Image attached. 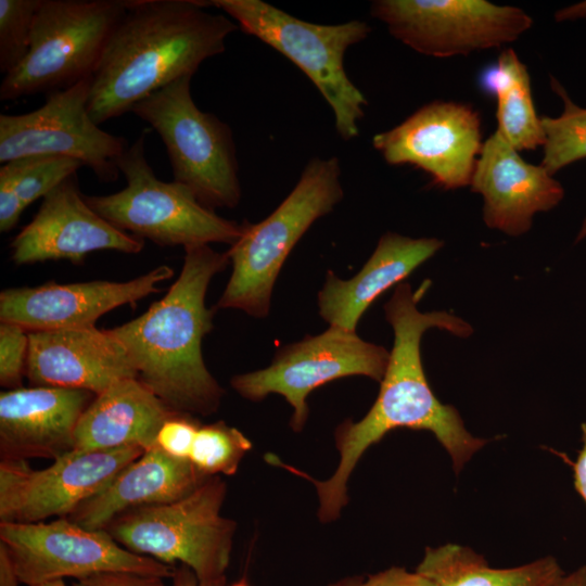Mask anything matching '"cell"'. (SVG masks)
Instances as JSON below:
<instances>
[{
    "mask_svg": "<svg viewBox=\"0 0 586 586\" xmlns=\"http://www.w3.org/2000/svg\"><path fill=\"white\" fill-rule=\"evenodd\" d=\"M84 166L80 162L54 155H30L10 161L0 168V231L9 232L23 212L36 200Z\"/></svg>",
    "mask_w": 586,
    "mask_h": 586,
    "instance_id": "cell-26",
    "label": "cell"
},
{
    "mask_svg": "<svg viewBox=\"0 0 586 586\" xmlns=\"http://www.w3.org/2000/svg\"><path fill=\"white\" fill-rule=\"evenodd\" d=\"M28 355V331L11 322L0 323V384L5 390L22 387Z\"/></svg>",
    "mask_w": 586,
    "mask_h": 586,
    "instance_id": "cell-30",
    "label": "cell"
},
{
    "mask_svg": "<svg viewBox=\"0 0 586 586\" xmlns=\"http://www.w3.org/2000/svg\"><path fill=\"white\" fill-rule=\"evenodd\" d=\"M553 586H586V565L564 574Z\"/></svg>",
    "mask_w": 586,
    "mask_h": 586,
    "instance_id": "cell-38",
    "label": "cell"
},
{
    "mask_svg": "<svg viewBox=\"0 0 586 586\" xmlns=\"http://www.w3.org/2000/svg\"><path fill=\"white\" fill-rule=\"evenodd\" d=\"M390 353L360 339L356 331L331 327L318 335L281 347L265 369L231 378L243 398L259 402L271 393L283 396L293 408L290 425L301 432L308 419L306 398L315 388L349 375L381 382Z\"/></svg>",
    "mask_w": 586,
    "mask_h": 586,
    "instance_id": "cell-10",
    "label": "cell"
},
{
    "mask_svg": "<svg viewBox=\"0 0 586 586\" xmlns=\"http://www.w3.org/2000/svg\"><path fill=\"white\" fill-rule=\"evenodd\" d=\"M164 578L133 572H103L76 579L72 586H166Z\"/></svg>",
    "mask_w": 586,
    "mask_h": 586,
    "instance_id": "cell-32",
    "label": "cell"
},
{
    "mask_svg": "<svg viewBox=\"0 0 586 586\" xmlns=\"http://www.w3.org/2000/svg\"><path fill=\"white\" fill-rule=\"evenodd\" d=\"M0 543L7 547L21 583L27 586L117 571L170 578L175 571V565L124 548L106 530H89L67 517L50 522L0 523Z\"/></svg>",
    "mask_w": 586,
    "mask_h": 586,
    "instance_id": "cell-11",
    "label": "cell"
},
{
    "mask_svg": "<svg viewBox=\"0 0 586 586\" xmlns=\"http://www.w3.org/2000/svg\"><path fill=\"white\" fill-rule=\"evenodd\" d=\"M228 264L227 253L207 244L184 247L180 275L164 297L110 329L126 348L138 380L175 412L209 416L224 396L205 366L202 341L214 327L215 308L205 305L207 288Z\"/></svg>",
    "mask_w": 586,
    "mask_h": 586,
    "instance_id": "cell-3",
    "label": "cell"
},
{
    "mask_svg": "<svg viewBox=\"0 0 586 586\" xmlns=\"http://www.w3.org/2000/svg\"><path fill=\"white\" fill-rule=\"evenodd\" d=\"M191 78L183 76L152 92L130 112L163 140L174 181L191 190L211 209L233 208L241 200V186L232 130L216 115L196 106Z\"/></svg>",
    "mask_w": 586,
    "mask_h": 586,
    "instance_id": "cell-8",
    "label": "cell"
},
{
    "mask_svg": "<svg viewBox=\"0 0 586 586\" xmlns=\"http://www.w3.org/2000/svg\"><path fill=\"white\" fill-rule=\"evenodd\" d=\"M146 133L143 129L117 162L126 187L112 194L84 195L87 204L117 229L161 246L237 242L244 221L220 217L187 187L156 177L145 156Z\"/></svg>",
    "mask_w": 586,
    "mask_h": 586,
    "instance_id": "cell-7",
    "label": "cell"
},
{
    "mask_svg": "<svg viewBox=\"0 0 586 586\" xmlns=\"http://www.w3.org/2000/svg\"><path fill=\"white\" fill-rule=\"evenodd\" d=\"M370 13L404 44L435 58L500 48L533 24L522 9L486 0H377Z\"/></svg>",
    "mask_w": 586,
    "mask_h": 586,
    "instance_id": "cell-12",
    "label": "cell"
},
{
    "mask_svg": "<svg viewBox=\"0 0 586 586\" xmlns=\"http://www.w3.org/2000/svg\"><path fill=\"white\" fill-rule=\"evenodd\" d=\"M36 586H67L62 578L41 583Z\"/></svg>",
    "mask_w": 586,
    "mask_h": 586,
    "instance_id": "cell-40",
    "label": "cell"
},
{
    "mask_svg": "<svg viewBox=\"0 0 586 586\" xmlns=\"http://www.w3.org/2000/svg\"><path fill=\"white\" fill-rule=\"evenodd\" d=\"M251 448V441L241 431L217 421L200 425L189 461L206 476L233 475Z\"/></svg>",
    "mask_w": 586,
    "mask_h": 586,
    "instance_id": "cell-28",
    "label": "cell"
},
{
    "mask_svg": "<svg viewBox=\"0 0 586 586\" xmlns=\"http://www.w3.org/2000/svg\"><path fill=\"white\" fill-rule=\"evenodd\" d=\"M443 241L412 239L395 232L384 233L361 270L342 280L331 270L318 292L319 315L331 327L356 331L367 308L387 289L399 284L416 268L432 257Z\"/></svg>",
    "mask_w": 586,
    "mask_h": 586,
    "instance_id": "cell-21",
    "label": "cell"
},
{
    "mask_svg": "<svg viewBox=\"0 0 586 586\" xmlns=\"http://www.w3.org/2000/svg\"><path fill=\"white\" fill-rule=\"evenodd\" d=\"M481 86L497 101V131L519 152L544 144L527 68L512 49L504 50L496 64L485 69Z\"/></svg>",
    "mask_w": 586,
    "mask_h": 586,
    "instance_id": "cell-25",
    "label": "cell"
},
{
    "mask_svg": "<svg viewBox=\"0 0 586 586\" xmlns=\"http://www.w3.org/2000/svg\"><path fill=\"white\" fill-rule=\"evenodd\" d=\"M231 586H250L245 578H241L233 583Z\"/></svg>",
    "mask_w": 586,
    "mask_h": 586,
    "instance_id": "cell-42",
    "label": "cell"
},
{
    "mask_svg": "<svg viewBox=\"0 0 586 586\" xmlns=\"http://www.w3.org/2000/svg\"><path fill=\"white\" fill-rule=\"evenodd\" d=\"M337 157L310 160L281 204L257 224L244 221L242 235L226 252L232 272L216 308L265 318L277 277L309 227L344 196Z\"/></svg>",
    "mask_w": 586,
    "mask_h": 586,
    "instance_id": "cell-4",
    "label": "cell"
},
{
    "mask_svg": "<svg viewBox=\"0 0 586 586\" xmlns=\"http://www.w3.org/2000/svg\"><path fill=\"white\" fill-rule=\"evenodd\" d=\"M175 413L138 379L120 380L94 396L81 415L73 450L155 447L162 424Z\"/></svg>",
    "mask_w": 586,
    "mask_h": 586,
    "instance_id": "cell-23",
    "label": "cell"
},
{
    "mask_svg": "<svg viewBox=\"0 0 586 586\" xmlns=\"http://www.w3.org/2000/svg\"><path fill=\"white\" fill-rule=\"evenodd\" d=\"M125 7L92 76L88 111L98 125L193 76L205 60L225 51L238 28L226 15L205 11L207 1L125 0Z\"/></svg>",
    "mask_w": 586,
    "mask_h": 586,
    "instance_id": "cell-2",
    "label": "cell"
},
{
    "mask_svg": "<svg viewBox=\"0 0 586 586\" xmlns=\"http://www.w3.org/2000/svg\"><path fill=\"white\" fill-rule=\"evenodd\" d=\"M40 0H0V71H13L26 58Z\"/></svg>",
    "mask_w": 586,
    "mask_h": 586,
    "instance_id": "cell-29",
    "label": "cell"
},
{
    "mask_svg": "<svg viewBox=\"0 0 586 586\" xmlns=\"http://www.w3.org/2000/svg\"><path fill=\"white\" fill-rule=\"evenodd\" d=\"M207 477L189 460L170 457L154 447L129 463L67 518L89 530H104L128 510L168 504L189 495Z\"/></svg>",
    "mask_w": 586,
    "mask_h": 586,
    "instance_id": "cell-22",
    "label": "cell"
},
{
    "mask_svg": "<svg viewBox=\"0 0 586 586\" xmlns=\"http://www.w3.org/2000/svg\"><path fill=\"white\" fill-rule=\"evenodd\" d=\"M26 377L34 386L89 391L95 395L138 372L124 345L94 327L28 332Z\"/></svg>",
    "mask_w": 586,
    "mask_h": 586,
    "instance_id": "cell-18",
    "label": "cell"
},
{
    "mask_svg": "<svg viewBox=\"0 0 586 586\" xmlns=\"http://www.w3.org/2000/svg\"><path fill=\"white\" fill-rule=\"evenodd\" d=\"M417 571L437 586H553L565 574L552 556L497 569L471 548L456 544L428 547Z\"/></svg>",
    "mask_w": 586,
    "mask_h": 586,
    "instance_id": "cell-24",
    "label": "cell"
},
{
    "mask_svg": "<svg viewBox=\"0 0 586 586\" xmlns=\"http://www.w3.org/2000/svg\"><path fill=\"white\" fill-rule=\"evenodd\" d=\"M582 448L572 463L574 486L586 502V422L582 423Z\"/></svg>",
    "mask_w": 586,
    "mask_h": 586,
    "instance_id": "cell-34",
    "label": "cell"
},
{
    "mask_svg": "<svg viewBox=\"0 0 586 586\" xmlns=\"http://www.w3.org/2000/svg\"><path fill=\"white\" fill-rule=\"evenodd\" d=\"M95 394L33 386L0 393L1 460L53 459L74 448L78 421Z\"/></svg>",
    "mask_w": 586,
    "mask_h": 586,
    "instance_id": "cell-20",
    "label": "cell"
},
{
    "mask_svg": "<svg viewBox=\"0 0 586 586\" xmlns=\"http://www.w3.org/2000/svg\"><path fill=\"white\" fill-rule=\"evenodd\" d=\"M551 87L562 99L563 112L558 117H540L544 131L540 165L553 176L563 167L586 158V107L576 105L553 77Z\"/></svg>",
    "mask_w": 586,
    "mask_h": 586,
    "instance_id": "cell-27",
    "label": "cell"
},
{
    "mask_svg": "<svg viewBox=\"0 0 586 586\" xmlns=\"http://www.w3.org/2000/svg\"><path fill=\"white\" fill-rule=\"evenodd\" d=\"M145 450H71L44 469L26 460H0V523H36L65 518Z\"/></svg>",
    "mask_w": 586,
    "mask_h": 586,
    "instance_id": "cell-14",
    "label": "cell"
},
{
    "mask_svg": "<svg viewBox=\"0 0 586 586\" xmlns=\"http://www.w3.org/2000/svg\"><path fill=\"white\" fill-rule=\"evenodd\" d=\"M10 246L16 265L60 259L81 264L94 251L137 254L144 241L117 229L94 212L80 193L74 174L42 199L37 214Z\"/></svg>",
    "mask_w": 586,
    "mask_h": 586,
    "instance_id": "cell-16",
    "label": "cell"
},
{
    "mask_svg": "<svg viewBox=\"0 0 586 586\" xmlns=\"http://www.w3.org/2000/svg\"><path fill=\"white\" fill-rule=\"evenodd\" d=\"M171 586H225L226 578L214 582H200L195 573L187 565L175 566Z\"/></svg>",
    "mask_w": 586,
    "mask_h": 586,
    "instance_id": "cell-35",
    "label": "cell"
},
{
    "mask_svg": "<svg viewBox=\"0 0 586 586\" xmlns=\"http://www.w3.org/2000/svg\"><path fill=\"white\" fill-rule=\"evenodd\" d=\"M207 3L231 16L245 34L279 51L311 80L332 109L335 129L343 140L358 136V122L368 101L348 78L344 58L351 46L368 37L371 27L366 22L310 23L260 0Z\"/></svg>",
    "mask_w": 586,
    "mask_h": 586,
    "instance_id": "cell-5",
    "label": "cell"
},
{
    "mask_svg": "<svg viewBox=\"0 0 586 586\" xmlns=\"http://www.w3.org/2000/svg\"><path fill=\"white\" fill-rule=\"evenodd\" d=\"M200 425L193 416L175 412L160 428L155 447L170 457L189 460Z\"/></svg>",
    "mask_w": 586,
    "mask_h": 586,
    "instance_id": "cell-31",
    "label": "cell"
},
{
    "mask_svg": "<svg viewBox=\"0 0 586 586\" xmlns=\"http://www.w3.org/2000/svg\"><path fill=\"white\" fill-rule=\"evenodd\" d=\"M226 493L219 475L208 476L189 495L128 510L104 530L135 553L189 566L200 582L224 579L237 527L220 514Z\"/></svg>",
    "mask_w": 586,
    "mask_h": 586,
    "instance_id": "cell-6",
    "label": "cell"
},
{
    "mask_svg": "<svg viewBox=\"0 0 586 586\" xmlns=\"http://www.w3.org/2000/svg\"><path fill=\"white\" fill-rule=\"evenodd\" d=\"M470 187L483 196L486 226L509 235L528 231L533 216L553 208L564 195L551 174L524 161L497 130L483 142Z\"/></svg>",
    "mask_w": 586,
    "mask_h": 586,
    "instance_id": "cell-19",
    "label": "cell"
},
{
    "mask_svg": "<svg viewBox=\"0 0 586 586\" xmlns=\"http://www.w3.org/2000/svg\"><path fill=\"white\" fill-rule=\"evenodd\" d=\"M21 583L7 547L0 543V586H18Z\"/></svg>",
    "mask_w": 586,
    "mask_h": 586,
    "instance_id": "cell-36",
    "label": "cell"
},
{
    "mask_svg": "<svg viewBox=\"0 0 586 586\" xmlns=\"http://www.w3.org/2000/svg\"><path fill=\"white\" fill-rule=\"evenodd\" d=\"M125 9V0H40L28 54L4 75L0 100L48 94L93 76Z\"/></svg>",
    "mask_w": 586,
    "mask_h": 586,
    "instance_id": "cell-9",
    "label": "cell"
},
{
    "mask_svg": "<svg viewBox=\"0 0 586 586\" xmlns=\"http://www.w3.org/2000/svg\"><path fill=\"white\" fill-rule=\"evenodd\" d=\"M390 165H412L446 190L470 186L482 149L481 118L468 104L436 100L372 138Z\"/></svg>",
    "mask_w": 586,
    "mask_h": 586,
    "instance_id": "cell-15",
    "label": "cell"
},
{
    "mask_svg": "<svg viewBox=\"0 0 586 586\" xmlns=\"http://www.w3.org/2000/svg\"><path fill=\"white\" fill-rule=\"evenodd\" d=\"M359 586H437L431 578L417 570L410 572L404 568L392 566L384 571L361 578Z\"/></svg>",
    "mask_w": 586,
    "mask_h": 586,
    "instance_id": "cell-33",
    "label": "cell"
},
{
    "mask_svg": "<svg viewBox=\"0 0 586 586\" xmlns=\"http://www.w3.org/2000/svg\"><path fill=\"white\" fill-rule=\"evenodd\" d=\"M174 270L162 265L135 279L88 281L11 288L0 293V321L21 326L28 332L94 327L116 307L135 304L160 291Z\"/></svg>",
    "mask_w": 586,
    "mask_h": 586,
    "instance_id": "cell-17",
    "label": "cell"
},
{
    "mask_svg": "<svg viewBox=\"0 0 586 586\" xmlns=\"http://www.w3.org/2000/svg\"><path fill=\"white\" fill-rule=\"evenodd\" d=\"M92 76L47 94L29 113L0 115V163L30 156H64L88 166L101 181H115L117 162L127 140L102 130L91 118L88 102Z\"/></svg>",
    "mask_w": 586,
    "mask_h": 586,
    "instance_id": "cell-13",
    "label": "cell"
},
{
    "mask_svg": "<svg viewBox=\"0 0 586 586\" xmlns=\"http://www.w3.org/2000/svg\"><path fill=\"white\" fill-rule=\"evenodd\" d=\"M422 282L412 291L407 282L397 284L384 305L386 320L394 330V344L378 397L359 421L346 420L335 430L340 461L326 481H317L280 460L277 466L314 483L319 500L318 518L329 523L339 518L348 501L347 482L365 451L398 428L430 431L450 456L456 473L487 441L473 436L459 412L442 404L431 390L421 361L420 343L431 328L457 336H469L472 328L461 318L446 311L421 313L418 302L430 286Z\"/></svg>",
    "mask_w": 586,
    "mask_h": 586,
    "instance_id": "cell-1",
    "label": "cell"
},
{
    "mask_svg": "<svg viewBox=\"0 0 586 586\" xmlns=\"http://www.w3.org/2000/svg\"><path fill=\"white\" fill-rule=\"evenodd\" d=\"M555 18L557 22L586 18V0L562 8L555 13Z\"/></svg>",
    "mask_w": 586,
    "mask_h": 586,
    "instance_id": "cell-37",
    "label": "cell"
},
{
    "mask_svg": "<svg viewBox=\"0 0 586 586\" xmlns=\"http://www.w3.org/2000/svg\"><path fill=\"white\" fill-rule=\"evenodd\" d=\"M360 577H348L331 583L327 586H359Z\"/></svg>",
    "mask_w": 586,
    "mask_h": 586,
    "instance_id": "cell-39",
    "label": "cell"
},
{
    "mask_svg": "<svg viewBox=\"0 0 586 586\" xmlns=\"http://www.w3.org/2000/svg\"><path fill=\"white\" fill-rule=\"evenodd\" d=\"M584 238H586V218L581 227V230L577 234V238H576V241H581L583 240Z\"/></svg>",
    "mask_w": 586,
    "mask_h": 586,
    "instance_id": "cell-41",
    "label": "cell"
}]
</instances>
